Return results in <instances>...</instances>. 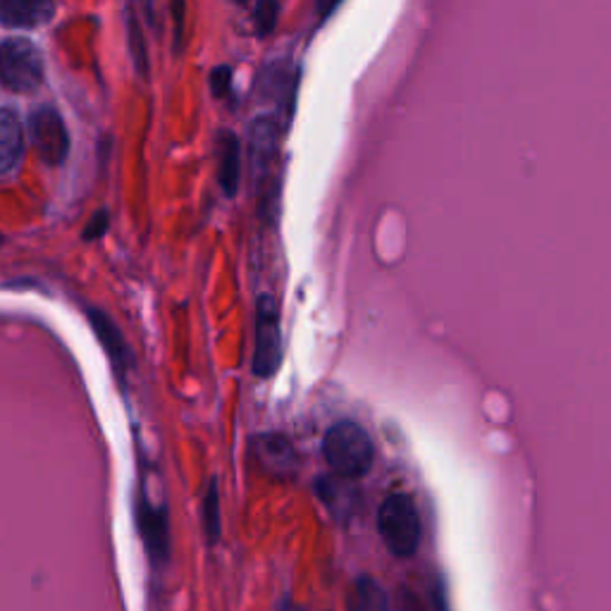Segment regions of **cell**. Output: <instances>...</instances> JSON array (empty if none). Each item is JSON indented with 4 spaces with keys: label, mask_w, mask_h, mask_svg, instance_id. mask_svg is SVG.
<instances>
[{
    "label": "cell",
    "mask_w": 611,
    "mask_h": 611,
    "mask_svg": "<svg viewBox=\"0 0 611 611\" xmlns=\"http://www.w3.org/2000/svg\"><path fill=\"white\" fill-rule=\"evenodd\" d=\"M108 225H110V215H108V211H96V215L86 222V228H84V240H86V242L101 240V236L106 234Z\"/></svg>",
    "instance_id": "16"
},
{
    "label": "cell",
    "mask_w": 611,
    "mask_h": 611,
    "mask_svg": "<svg viewBox=\"0 0 611 611\" xmlns=\"http://www.w3.org/2000/svg\"><path fill=\"white\" fill-rule=\"evenodd\" d=\"M0 244H3V234H0Z\"/></svg>",
    "instance_id": "18"
},
{
    "label": "cell",
    "mask_w": 611,
    "mask_h": 611,
    "mask_svg": "<svg viewBox=\"0 0 611 611\" xmlns=\"http://www.w3.org/2000/svg\"><path fill=\"white\" fill-rule=\"evenodd\" d=\"M203 528L208 542H218L220 538V495H218V483L211 481L203 497Z\"/></svg>",
    "instance_id": "13"
},
{
    "label": "cell",
    "mask_w": 611,
    "mask_h": 611,
    "mask_svg": "<svg viewBox=\"0 0 611 611\" xmlns=\"http://www.w3.org/2000/svg\"><path fill=\"white\" fill-rule=\"evenodd\" d=\"M253 450H256L259 461L267 471L285 473V471H292L294 466L292 446L285 442V438H275V435L256 438L253 440Z\"/></svg>",
    "instance_id": "11"
},
{
    "label": "cell",
    "mask_w": 611,
    "mask_h": 611,
    "mask_svg": "<svg viewBox=\"0 0 611 611\" xmlns=\"http://www.w3.org/2000/svg\"><path fill=\"white\" fill-rule=\"evenodd\" d=\"M55 14V3L46 0H0V24L10 29H36Z\"/></svg>",
    "instance_id": "7"
},
{
    "label": "cell",
    "mask_w": 611,
    "mask_h": 611,
    "mask_svg": "<svg viewBox=\"0 0 611 611\" xmlns=\"http://www.w3.org/2000/svg\"><path fill=\"white\" fill-rule=\"evenodd\" d=\"M86 316H88V320H92L94 333L98 335L103 349L108 351L110 361L117 366V370L123 372L125 368H129V366L134 364V354H131V349L127 347V341H125V337H123V333H120V327H117V325L106 316V313L98 310V308H88V310H86Z\"/></svg>",
    "instance_id": "9"
},
{
    "label": "cell",
    "mask_w": 611,
    "mask_h": 611,
    "mask_svg": "<svg viewBox=\"0 0 611 611\" xmlns=\"http://www.w3.org/2000/svg\"><path fill=\"white\" fill-rule=\"evenodd\" d=\"M218 180L228 197H234L240 185V141L232 131H220L218 137Z\"/></svg>",
    "instance_id": "10"
},
{
    "label": "cell",
    "mask_w": 611,
    "mask_h": 611,
    "mask_svg": "<svg viewBox=\"0 0 611 611\" xmlns=\"http://www.w3.org/2000/svg\"><path fill=\"white\" fill-rule=\"evenodd\" d=\"M24 154V127L14 108H0V175L20 166Z\"/></svg>",
    "instance_id": "8"
},
{
    "label": "cell",
    "mask_w": 611,
    "mask_h": 611,
    "mask_svg": "<svg viewBox=\"0 0 611 611\" xmlns=\"http://www.w3.org/2000/svg\"><path fill=\"white\" fill-rule=\"evenodd\" d=\"M43 82L41 51L29 39H6L0 43V84L10 92H36Z\"/></svg>",
    "instance_id": "3"
},
{
    "label": "cell",
    "mask_w": 611,
    "mask_h": 611,
    "mask_svg": "<svg viewBox=\"0 0 611 611\" xmlns=\"http://www.w3.org/2000/svg\"><path fill=\"white\" fill-rule=\"evenodd\" d=\"M129 43H131V53H134V63H137L139 72L146 74L148 65H146V51H144V41H141V29L137 18H129Z\"/></svg>",
    "instance_id": "15"
},
{
    "label": "cell",
    "mask_w": 611,
    "mask_h": 611,
    "mask_svg": "<svg viewBox=\"0 0 611 611\" xmlns=\"http://www.w3.org/2000/svg\"><path fill=\"white\" fill-rule=\"evenodd\" d=\"M211 88L218 98H225L232 88V70L228 65H220L211 72Z\"/></svg>",
    "instance_id": "17"
},
{
    "label": "cell",
    "mask_w": 611,
    "mask_h": 611,
    "mask_svg": "<svg viewBox=\"0 0 611 611\" xmlns=\"http://www.w3.org/2000/svg\"><path fill=\"white\" fill-rule=\"evenodd\" d=\"M29 134L36 154L49 166H61L70 151V134L65 127L63 115L53 106H41L32 115H29Z\"/></svg>",
    "instance_id": "5"
},
{
    "label": "cell",
    "mask_w": 611,
    "mask_h": 611,
    "mask_svg": "<svg viewBox=\"0 0 611 611\" xmlns=\"http://www.w3.org/2000/svg\"><path fill=\"white\" fill-rule=\"evenodd\" d=\"M387 592L372 578H359L349 594V611H387Z\"/></svg>",
    "instance_id": "12"
},
{
    "label": "cell",
    "mask_w": 611,
    "mask_h": 611,
    "mask_svg": "<svg viewBox=\"0 0 611 611\" xmlns=\"http://www.w3.org/2000/svg\"><path fill=\"white\" fill-rule=\"evenodd\" d=\"M277 14H280L277 3H259L256 8H253V20H256V32L261 36L273 32L277 24Z\"/></svg>",
    "instance_id": "14"
},
{
    "label": "cell",
    "mask_w": 611,
    "mask_h": 611,
    "mask_svg": "<svg viewBox=\"0 0 611 611\" xmlns=\"http://www.w3.org/2000/svg\"><path fill=\"white\" fill-rule=\"evenodd\" d=\"M137 526L141 540L146 545L148 557L154 563H166L170 557V520L168 512L162 506L148 502V497L139 495L137 502Z\"/></svg>",
    "instance_id": "6"
},
{
    "label": "cell",
    "mask_w": 611,
    "mask_h": 611,
    "mask_svg": "<svg viewBox=\"0 0 611 611\" xmlns=\"http://www.w3.org/2000/svg\"><path fill=\"white\" fill-rule=\"evenodd\" d=\"M282 361L280 310L271 294H263L256 306V351H253V372L259 378H273Z\"/></svg>",
    "instance_id": "4"
},
{
    "label": "cell",
    "mask_w": 611,
    "mask_h": 611,
    "mask_svg": "<svg viewBox=\"0 0 611 611\" xmlns=\"http://www.w3.org/2000/svg\"><path fill=\"white\" fill-rule=\"evenodd\" d=\"M323 456L341 478H361L372 466L376 446L368 432L354 421H341L327 430L323 440Z\"/></svg>",
    "instance_id": "1"
},
{
    "label": "cell",
    "mask_w": 611,
    "mask_h": 611,
    "mask_svg": "<svg viewBox=\"0 0 611 611\" xmlns=\"http://www.w3.org/2000/svg\"><path fill=\"white\" fill-rule=\"evenodd\" d=\"M378 528L394 557L415 555L421 542V516L409 495L387 497L378 512Z\"/></svg>",
    "instance_id": "2"
}]
</instances>
